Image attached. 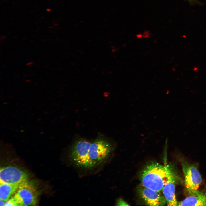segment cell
Segmentation results:
<instances>
[{"instance_id": "8fae6325", "label": "cell", "mask_w": 206, "mask_h": 206, "mask_svg": "<svg viewBox=\"0 0 206 206\" xmlns=\"http://www.w3.org/2000/svg\"><path fill=\"white\" fill-rule=\"evenodd\" d=\"M19 206L18 204L13 196L10 198L6 202L5 206Z\"/></svg>"}, {"instance_id": "30bf717a", "label": "cell", "mask_w": 206, "mask_h": 206, "mask_svg": "<svg viewBox=\"0 0 206 206\" xmlns=\"http://www.w3.org/2000/svg\"><path fill=\"white\" fill-rule=\"evenodd\" d=\"M20 184L0 182V199L7 201L15 193Z\"/></svg>"}, {"instance_id": "277c9868", "label": "cell", "mask_w": 206, "mask_h": 206, "mask_svg": "<svg viewBox=\"0 0 206 206\" xmlns=\"http://www.w3.org/2000/svg\"><path fill=\"white\" fill-rule=\"evenodd\" d=\"M13 197L19 206L34 205L37 202L38 193L35 187L27 181L20 185Z\"/></svg>"}, {"instance_id": "9c48e42d", "label": "cell", "mask_w": 206, "mask_h": 206, "mask_svg": "<svg viewBox=\"0 0 206 206\" xmlns=\"http://www.w3.org/2000/svg\"><path fill=\"white\" fill-rule=\"evenodd\" d=\"M187 191L188 196L178 202V206H206V192L198 189Z\"/></svg>"}, {"instance_id": "7c38bea8", "label": "cell", "mask_w": 206, "mask_h": 206, "mask_svg": "<svg viewBox=\"0 0 206 206\" xmlns=\"http://www.w3.org/2000/svg\"><path fill=\"white\" fill-rule=\"evenodd\" d=\"M116 204L117 205L119 206L129 205L125 201L121 199H120L117 201Z\"/></svg>"}, {"instance_id": "5b68a950", "label": "cell", "mask_w": 206, "mask_h": 206, "mask_svg": "<svg viewBox=\"0 0 206 206\" xmlns=\"http://www.w3.org/2000/svg\"><path fill=\"white\" fill-rule=\"evenodd\" d=\"M181 166L187 190H197L202 182L197 167L185 161L181 162Z\"/></svg>"}, {"instance_id": "7a4b0ae2", "label": "cell", "mask_w": 206, "mask_h": 206, "mask_svg": "<svg viewBox=\"0 0 206 206\" xmlns=\"http://www.w3.org/2000/svg\"><path fill=\"white\" fill-rule=\"evenodd\" d=\"M91 142L87 140L76 141L72 146L70 152L71 160L76 166L84 168L94 167L88 154Z\"/></svg>"}, {"instance_id": "4fadbf2b", "label": "cell", "mask_w": 206, "mask_h": 206, "mask_svg": "<svg viewBox=\"0 0 206 206\" xmlns=\"http://www.w3.org/2000/svg\"><path fill=\"white\" fill-rule=\"evenodd\" d=\"M6 201L1 199H0V206H4L5 205V203Z\"/></svg>"}, {"instance_id": "6da1fadb", "label": "cell", "mask_w": 206, "mask_h": 206, "mask_svg": "<svg viewBox=\"0 0 206 206\" xmlns=\"http://www.w3.org/2000/svg\"><path fill=\"white\" fill-rule=\"evenodd\" d=\"M171 165L152 163L142 170L140 175L141 184L154 190L161 192L166 181Z\"/></svg>"}, {"instance_id": "5bb4252c", "label": "cell", "mask_w": 206, "mask_h": 206, "mask_svg": "<svg viewBox=\"0 0 206 206\" xmlns=\"http://www.w3.org/2000/svg\"></svg>"}, {"instance_id": "ba28073f", "label": "cell", "mask_w": 206, "mask_h": 206, "mask_svg": "<svg viewBox=\"0 0 206 206\" xmlns=\"http://www.w3.org/2000/svg\"><path fill=\"white\" fill-rule=\"evenodd\" d=\"M138 190L140 196L147 205L161 206L167 204L165 199L161 192L146 187L141 184L139 186Z\"/></svg>"}, {"instance_id": "8992f818", "label": "cell", "mask_w": 206, "mask_h": 206, "mask_svg": "<svg viewBox=\"0 0 206 206\" xmlns=\"http://www.w3.org/2000/svg\"><path fill=\"white\" fill-rule=\"evenodd\" d=\"M27 173L14 166H7L0 169V182L11 184H21L27 181Z\"/></svg>"}, {"instance_id": "52a82bcc", "label": "cell", "mask_w": 206, "mask_h": 206, "mask_svg": "<svg viewBox=\"0 0 206 206\" xmlns=\"http://www.w3.org/2000/svg\"><path fill=\"white\" fill-rule=\"evenodd\" d=\"M178 179L174 167L171 165L166 181L162 190L168 206H177L175 195V184Z\"/></svg>"}, {"instance_id": "3957f363", "label": "cell", "mask_w": 206, "mask_h": 206, "mask_svg": "<svg viewBox=\"0 0 206 206\" xmlns=\"http://www.w3.org/2000/svg\"><path fill=\"white\" fill-rule=\"evenodd\" d=\"M113 149V145L111 143L102 138H99L91 142L88 154L94 166L106 160Z\"/></svg>"}]
</instances>
